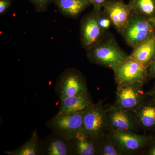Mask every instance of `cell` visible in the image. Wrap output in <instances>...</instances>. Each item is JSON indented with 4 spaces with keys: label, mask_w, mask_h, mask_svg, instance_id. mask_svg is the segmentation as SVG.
<instances>
[{
    "label": "cell",
    "mask_w": 155,
    "mask_h": 155,
    "mask_svg": "<svg viewBox=\"0 0 155 155\" xmlns=\"http://www.w3.org/2000/svg\"><path fill=\"white\" fill-rule=\"evenodd\" d=\"M86 51L89 61L113 70L127 56L112 37L104 36Z\"/></svg>",
    "instance_id": "6da1fadb"
},
{
    "label": "cell",
    "mask_w": 155,
    "mask_h": 155,
    "mask_svg": "<svg viewBox=\"0 0 155 155\" xmlns=\"http://www.w3.org/2000/svg\"><path fill=\"white\" fill-rule=\"evenodd\" d=\"M121 34L133 48L155 35V26L150 19L131 13Z\"/></svg>",
    "instance_id": "7a4b0ae2"
},
{
    "label": "cell",
    "mask_w": 155,
    "mask_h": 155,
    "mask_svg": "<svg viewBox=\"0 0 155 155\" xmlns=\"http://www.w3.org/2000/svg\"><path fill=\"white\" fill-rule=\"evenodd\" d=\"M117 86L130 84H143L149 78L148 69L134 59L127 56L114 70Z\"/></svg>",
    "instance_id": "3957f363"
},
{
    "label": "cell",
    "mask_w": 155,
    "mask_h": 155,
    "mask_svg": "<svg viewBox=\"0 0 155 155\" xmlns=\"http://www.w3.org/2000/svg\"><path fill=\"white\" fill-rule=\"evenodd\" d=\"M86 111L69 114L58 113L47 123V126L53 132L69 140L81 131Z\"/></svg>",
    "instance_id": "277c9868"
},
{
    "label": "cell",
    "mask_w": 155,
    "mask_h": 155,
    "mask_svg": "<svg viewBox=\"0 0 155 155\" xmlns=\"http://www.w3.org/2000/svg\"><path fill=\"white\" fill-rule=\"evenodd\" d=\"M55 91L60 100L88 91L85 78L77 69H66L56 83Z\"/></svg>",
    "instance_id": "5b68a950"
},
{
    "label": "cell",
    "mask_w": 155,
    "mask_h": 155,
    "mask_svg": "<svg viewBox=\"0 0 155 155\" xmlns=\"http://www.w3.org/2000/svg\"><path fill=\"white\" fill-rule=\"evenodd\" d=\"M108 130L106 109L101 102L94 104L84 113L81 131L91 137L101 138Z\"/></svg>",
    "instance_id": "8992f818"
},
{
    "label": "cell",
    "mask_w": 155,
    "mask_h": 155,
    "mask_svg": "<svg viewBox=\"0 0 155 155\" xmlns=\"http://www.w3.org/2000/svg\"><path fill=\"white\" fill-rule=\"evenodd\" d=\"M143 84L134 83L117 86L114 107L136 112L147 97V94L143 90Z\"/></svg>",
    "instance_id": "52a82bcc"
},
{
    "label": "cell",
    "mask_w": 155,
    "mask_h": 155,
    "mask_svg": "<svg viewBox=\"0 0 155 155\" xmlns=\"http://www.w3.org/2000/svg\"><path fill=\"white\" fill-rule=\"evenodd\" d=\"M108 133L124 155L143 149L154 139L152 136L138 134L132 131L108 130Z\"/></svg>",
    "instance_id": "ba28073f"
},
{
    "label": "cell",
    "mask_w": 155,
    "mask_h": 155,
    "mask_svg": "<svg viewBox=\"0 0 155 155\" xmlns=\"http://www.w3.org/2000/svg\"><path fill=\"white\" fill-rule=\"evenodd\" d=\"M106 112L108 130L134 132L139 128L134 111L120 109L113 105L106 110Z\"/></svg>",
    "instance_id": "9c48e42d"
},
{
    "label": "cell",
    "mask_w": 155,
    "mask_h": 155,
    "mask_svg": "<svg viewBox=\"0 0 155 155\" xmlns=\"http://www.w3.org/2000/svg\"><path fill=\"white\" fill-rule=\"evenodd\" d=\"M104 35L98 24L94 11L83 17L80 24L81 42L86 51L98 43Z\"/></svg>",
    "instance_id": "30bf717a"
},
{
    "label": "cell",
    "mask_w": 155,
    "mask_h": 155,
    "mask_svg": "<svg viewBox=\"0 0 155 155\" xmlns=\"http://www.w3.org/2000/svg\"><path fill=\"white\" fill-rule=\"evenodd\" d=\"M102 10L110 17L113 26L121 33L132 13L128 4H125L122 0H108Z\"/></svg>",
    "instance_id": "8fae6325"
},
{
    "label": "cell",
    "mask_w": 155,
    "mask_h": 155,
    "mask_svg": "<svg viewBox=\"0 0 155 155\" xmlns=\"http://www.w3.org/2000/svg\"><path fill=\"white\" fill-rule=\"evenodd\" d=\"M101 138L88 136L80 131L69 140L72 154L77 155H99Z\"/></svg>",
    "instance_id": "7c38bea8"
},
{
    "label": "cell",
    "mask_w": 155,
    "mask_h": 155,
    "mask_svg": "<svg viewBox=\"0 0 155 155\" xmlns=\"http://www.w3.org/2000/svg\"><path fill=\"white\" fill-rule=\"evenodd\" d=\"M41 154L46 155H72L69 140L53 132L41 141Z\"/></svg>",
    "instance_id": "4fadbf2b"
},
{
    "label": "cell",
    "mask_w": 155,
    "mask_h": 155,
    "mask_svg": "<svg viewBox=\"0 0 155 155\" xmlns=\"http://www.w3.org/2000/svg\"><path fill=\"white\" fill-rule=\"evenodd\" d=\"M58 113H78L90 109L94 104L88 91L61 100Z\"/></svg>",
    "instance_id": "5bb4252c"
},
{
    "label": "cell",
    "mask_w": 155,
    "mask_h": 155,
    "mask_svg": "<svg viewBox=\"0 0 155 155\" xmlns=\"http://www.w3.org/2000/svg\"><path fill=\"white\" fill-rule=\"evenodd\" d=\"M147 98L136 112L137 123L139 128L155 131V102L149 97Z\"/></svg>",
    "instance_id": "9a60e30c"
},
{
    "label": "cell",
    "mask_w": 155,
    "mask_h": 155,
    "mask_svg": "<svg viewBox=\"0 0 155 155\" xmlns=\"http://www.w3.org/2000/svg\"><path fill=\"white\" fill-rule=\"evenodd\" d=\"M130 56L148 69L155 57V35L133 48Z\"/></svg>",
    "instance_id": "2e32d148"
},
{
    "label": "cell",
    "mask_w": 155,
    "mask_h": 155,
    "mask_svg": "<svg viewBox=\"0 0 155 155\" xmlns=\"http://www.w3.org/2000/svg\"><path fill=\"white\" fill-rule=\"evenodd\" d=\"M56 5L64 16L76 19L91 5L89 0H54Z\"/></svg>",
    "instance_id": "e0dca14e"
},
{
    "label": "cell",
    "mask_w": 155,
    "mask_h": 155,
    "mask_svg": "<svg viewBox=\"0 0 155 155\" xmlns=\"http://www.w3.org/2000/svg\"><path fill=\"white\" fill-rule=\"evenodd\" d=\"M8 155H38L41 154V141L37 130H35L30 138L24 144L16 149L6 151Z\"/></svg>",
    "instance_id": "ac0fdd59"
},
{
    "label": "cell",
    "mask_w": 155,
    "mask_h": 155,
    "mask_svg": "<svg viewBox=\"0 0 155 155\" xmlns=\"http://www.w3.org/2000/svg\"><path fill=\"white\" fill-rule=\"evenodd\" d=\"M131 12L149 19L155 17V0H130Z\"/></svg>",
    "instance_id": "d6986e66"
},
{
    "label": "cell",
    "mask_w": 155,
    "mask_h": 155,
    "mask_svg": "<svg viewBox=\"0 0 155 155\" xmlns=\"http://www.w3.org/2000/svg\"><path fill=\"white\" fill-rule=\"evenodd\" d=\"M100 155H124L115 142L107 133L101 138L99 148Z\"/></svg>",
    "instance_id": "ffe728a7"
},
{
    "label": "cell",
    "mask_w": 155,
    "mask_h": 155,
    "mask_svg": "<svg viewBox=\"0 0 155 155\" xmlns=\"http://www.w3.org/2000/svg\"><path fill=\"white\" fill-rule=\"evenodd\" d=\"M95 12L98 24L103 32L105 34L113 25L112 21L107 14L105 13L102 9L97 12Z\"/></svg>",
    "instance_id": "44dd1931"
},
{
    "label": "cell",
    "mask_w": 155,
    "mask_h": 155,
    "mask_svg": "<svg viewBox=\"0 0 155 155\" xmlns=\"http://www.w3.org/2000/svg\"><path fill=\"white\" fill-rule=\"evenodd\" d=\"M38 12H44L47 10L51 0H30Z\"/></svg>",
    "instance_id": "7402d4cb"
},
{
    "label": "cell",
    "mask_w": 155,
    "mask_h": 155,
    "mask_svg": "<svg viewBox=\"0 0 155 155\" xmlns=\"http://www.w3.org/2000/svg\"><path fill=\"white\" fill-rule=\"evenodd\" d=\"M94 7V11L97 12L101 10L107 0H89Z\"/></svg>",
    "instance_id": "603a6c76"
},
{
    "label": "cell",
    "mask_w": 155,
    "mask_h": 155,
    "mask_svg": "<svg viewBox=\"0 0 155 155\" xmlns=\"http://www.w3.org/2000/svg\"><path fill=\"white\" fill-rule=\"evenodd\" d=\"M11 4L10 0H0V14L1 15L5 13L9 8Z\"/></svg>",
    "instance_id": "cb8c5ba5"
},
{
    "label": "cell",
    "mask_w": 155,
    "mask_h": 155,
    "mask_svg": "<svg viewBox=\"0 0 155 155\" xmlns=\"http://www.w3.org/2000/svg\"><path fill=\"white\" fill-rule=\"evenodd\" d=\"M149 78L151 79L155 78V57L151 64L148 68Z\"/></svg>",
    "instance_id": "d4e9b609"
},
{
    "label": "cell",
    "mask_w": 155,
    "mask_h": 155,
    "mask_svg": "<svg viewBox=\"0 0 155 155\" xmlns=\"http://www.w3.org/2000/svg\"><path fill=\"white\" fill-rule=\"evenodd\" d=\"M154 139L149 145L148 148L145 152L147 155H155V140Z\"/></svg>",
    "instance_id": "484cf974"
},
{
    "label": "cell",
    "mask_w": 155,
    "mask_h": 155,
    "mask_svg": "<svg viewBox=\"0 0 155 155\" xmlns=\"http://www.w3.org/2000/svg\"><path fill=\"white\" fill-rule=\"evenodd\" d=\"M147 95L155 102V84L152 89L147 93Z\"/></svg>",
    "instance_id": "4316f807"
},
{
    "label": "cell",
    "mask_w": 155,
    "mask_h": 155,
    "mask_svg": "<svg viewBox=\"0 0 155 155\" xmlns=\"http://www.w3.org/2000/svg\"><path fill=\"white\" fill-rule=\"evenodd\" d=\"M150 20L151 22H152L153 24L155 26V17L154 18H153V19H150Z\"/></svg>",
    "instance_id": "83f0119b"
}]
</instances>
